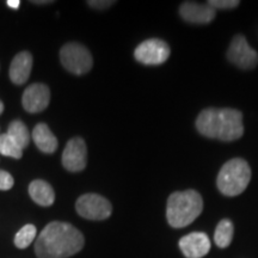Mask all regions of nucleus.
I'll use <instances>...</instances> for the list:
<instances>
[{
	"label": "nucleus",
	"mask_w": 258,
	"mask_h": 258,
	"mask_svg": "<svg viewBox=\"0 0 258 258\" xmlns=\"http://www.w3.org/2000/svg\"><path fill=\"white\" fill-rule=\"evenodd\" d=\"M85 238L69 222L53 221L38 234L35 253L38 258H69L84 247Z\"/></svg>",
	"instance_id": "nucleus-1"
},
{
	"label": "nucleus",
	"mask_w": 258,
	"mask_h": 258,
	"mask_svg": "<svg viewBox=\"0 0 258 258\" xmlns=\"http://www.w3.org/2000/svg\"><path fill=\"white\" fill-rule=\"evenodd\" d=\"M203 200L196 190L176 191L169 196L166 219L173 228H182L191 224L202 213Z\"/></svg>",
	"instance_id": "nucleus-2"
},
{
	"label": "nucleus",
	"mask_w": 258,
	"mask_h": 258,
	"mask_svg": "<svg viewBox=\"0 0 258 258\" xmlns=\"http://www.w3.org/2000/svg\"><path fill=\"white\" fill-rule=\"evenodd\" d=\"M251 180V169L246 160L233 158L221 167L217 185L225 196H238L247 188Z\"/></svg>",
	"instance_id": "nucleus-3"
},
{
	"label": "nucleus",
	"mask_w": 258,
	"mask_h": 258,
	"mask_svg": "<svg viewBox=\"0 0 258 258\" xmlns=\"http://www.w3.org/2000/svg\"><path fill=\"white\" fill-rule=\"evenodd\" d=\"M60 61L69 72L83 76L92 69L93 59L88 48L77 42L64 44L60 50Z\"/></svg>",
	"instance_id": "nucleus-4"
},
{
	"label": "nucleus",
	"mask_w": 258,
	"mask_h": 258,
	"mask_svg": "<svg viewBox=\"0 0 258 258\" xmlns=\"http://www.w3.org/2000/svg\"><path fill=\"white\" fill-rule=\"evenodd\" d=\"M76 211L84 219L101 221L110 217L112 206L109 200L98 194H85L77 200Z\"/></svg>",
	"instance_id": "nucleus-5"
},
{
	"label": "nucleus",
	"mask_w": 258,
	"mask_h": 258,
	"mask_svg": "<svg viewBox=\"0 0 258 258\" xmlns=\"http://www.w3.org/2000/svg\"><path fill=\"white\" fill-rule=\"evenodd\" d=\"M170 53V47L165 41L159 38H151L144 41L135 48L134 57L140 63L156 66L165 62L169 59Z\"/></svg>",
	"instance_id": "nucleus-6"
},
{
	"label": "nucleus",
	"mask_w": 258,
	"mask_h": 258,
	"mask_svg": "<svg viewBox=\"0 0 258 258\" xmlns=\"http://www.w3.org/2000/svg\"><path fill=\"white\" fill-rule=\"evenodd\" d=\"M227 59L241 70H252L258 64V53L250 47L245 36L237 35L227 50Z\"/></svg>",
	"instance_id": "nucleus-7"
},
{
	"label": "nucleus",
	"mask_w": 258,
	"mask_h": 258,
	"mask_svg": "<svg viewBox=\"0 0 258 258\" xmlns=\"http://www.w3.org/2000/svg\"><path fill=\"white\" fill-rule=\"evenodd\" d=\"M88 164V148L82 138H73L62 152V165L71 172H80Z\"/></svg>",
	"instance_id": "nucleus-8"
},
{
	"label": "nucleus",
	"mask_w": 258,
	"mask_h": 258,
	"mask_svg": "<svg viewBox=\"0 0 258 258\" xmlns=\"http://www.w3.org/2000/svg\"><path fill=\"white\" fill-rule=\"evenodd\" d=\"M243 114L235 109L225 108L220 109V132L219 140L234 141L243 137Z\"/></svg>",
	"instance_id": "nucleus-9"
},
{
	"label": "nucleus",
	"mask_w": 258,
	"mask_h": 258,
	"mask_svg": "<svg viewBox=\"0 0 258 258\" xmlns=\"http://www.w3.org/2000/svg\"><path fill=\"white\" fill-rule=\"evenodd\" d=\"M50 91L46 84L35 83L29 85L22 97L23 108L30 114L46 110L49 105Z\"/></svg>",
	"instance_id": "nucleus-10"
},
{
	"label": "nucleus",
	"mask_w": 258,
	"mask_h": 258,
	"mask_svg": "<svg viewBox=\"0 0 258 258\" xmlns=\"http://www.w3.org/2000/svg\"><path fill=\"white\" fill-rule=\"evenodd\" d=\"M179 249L186 258H202L211 250V240L202 232H192L179 240Z\"/></svg>",
	"instance_id": "nucleus-11"
},
{
	"label": "nucleus",
	"mask_w": 258,
	"mask_h": 258,
	"mask_svg": "<svg viewBox=\"0 0 258 258\" xmlns=\"http://www.w3.org/2000/svg\"><path fill=\"white\" fill-rule=\"evenodd\" d=\"M179 15L188 23L208 24L215 18L217 11L208 4L184 2L179 6Z\"/></svg>",
	"instance_id": "nucleus-12"
},
{
	"label": "nucleus",
	"mask_w": 258,
	"mask_h": 258,
	"mask_svg": "<svg viewBox=\"0 0 258 258\" xmlns=\"http://www.w3.org/2000/svg\"><path fill=\"white\" fill-rule=\"evenodd\" d=\"M199 133L209 139H219L220 132V109L207 108L202 110L196 120Z\"/></svg>",
	"instance_id": "nucleus-13"
},
{
	"label": "nucleus",
	"mask_w": 258,
	"mask_h": 258,
	"mask_svg": "<svg viewBox=\"0 0 258 258\" xmlns=\"http://www.w3.org/2000/svg\"><path fill=\"white\" fill-rule=\"evenodd\" d=\"M32 70V55L29 51H21L12 60L9 76L16 85H23L28 82Z\"/></svg>",
	"instance_id": "nucleus-14"
},
{
	"label": "nucleus",
	"mask_w": 258,
	"mask_h": 258,
	"mask_svg": "<svg viewBox=\"0 0 258 258\" xmlns=\"http://www.w3.org/2000/svg\"><path fill=\"white\" fill-rule=\"evenodd\" d=\"M29 194L32 201L41 207H50L55 201V192L53 186L43 179L32 180L29 185Z\"/></svg>",
	"instance_id": "nucleus-15"
},
{
	"label": "nucleus",
	"mask_w": 258,
	"mask_h": 258,
	"mask_svg": "<svg viewBox=\"0 0 258 258\" xmlns=\"http://www.w3.org/2000/svg\"><path fill=\"white\" fill-rule=\"evenodd\" d=\"M32 140L43 153L51 154L57 148V139L46 123H37L32 131Z\"/></svg>",
	"instance_id": "nucleus-16"
},
{
	"label": "nucleus",
	"mask_w": 258,
	"mask_h": 258,
	"mask_svg": "<svg viewBox=\"0 0 258 258\" xmlns=\"http://www.w3.org/2000/svg\"><path fill=\"white\" fill-rule=\"evenodd\" d=\"M10 138L18 145L22 150L27 148L30 144V134H29L28 127L24 124V122L21 120H15L10 123L8 128V133Z\"/></svg>",
	"instance_id": "nucleus-17"
},
{
	"label": "nucleus",
	"mask_w": 258,
	"mask_h": 258,
	"mask_svg": "<svg viewBox=\"0 0 258 258\" xmlns=\"http://www.w3.org/2000/svg\"><path fill=\"white\" fill-rule=\"evenodd\" d=\"M233 233H234V227L233 224L230 219H222V220L219 222L217 228H215L214 233V241L215 244L218 245L221 249H225V247L230 246L232 243V239H233Z\"/></svg>",
	"instance_id": "nucleus-18"
},
{
	"label": "nucleus",
	"mask_w": 258,
	"mask_h": 258,
	"mask_svg": "<svg viewBox=\"0 0 258 258\" xmlns=\"http://www.w3.org/2000/svg\"><path fill=\"white\" fill-rule=\"evenodd\" d=\"M37 234V230L34 225L28 224L23 226L17 232V234L15 235V245L18 249H27L28 246H30L32 241L35 240Z\"/></svg>",
	"instance_id": "nucleus-19"
},
{
	"label": "nucleus",
	"mask_w": 258,
	"mask_h": 258,
	"mask_svg": "<svg viewBox=\"0 0 258 258\" xmlns=\"http://www.w3.org/2000/svg\"><path fill=\"white\" fill-rule=\"evenodd\" d=\"M0 154L15 158V159H21L23 156V150L8 134H2L0 135Z\"/></svg>",
	"instance_id": "nucleus-20"
},
{
	"label": "nucleus",
	"mask_w": 258,
	"mask_h": 258,
	"mask_svg": "<svg viewBox=\"0 0 258 258\" xmlns=\"http://www.w3.org/2000/svg\"><path fill=\"white\" fill-rule=\"evenodd\" d=\"M207 4L212 6L213 9L228 10L237 8L240 4V2H238V0H209Z\"/></svg>",
	"instance_id": "nucleus-21"
},
{
	"label": "nucleus",
	"mask_w": 258,
	"mask_h": 258,
	"mask_svg": "<svg viewBox=\"0 0 258 258\" xmlns=\"http://www.w3.org/2000/svg\"><path fill=\"white\" fill-rule=\"evenodd\" d=\"M15 184L14 177L4 170H0V190H10Z\"/></svg>",
	"instance_id": "nucleus-22"
},
{
	"label": "nucleus",
	"mask_w": 258,
	"mask_h": 258,
	"mask_svg": "<svg viewBox=\"0 0 258 258\" xmlns=\"http://www.w3.org/2000/svg\"><path fill=\"white\" fill-rule=\"evenodd\" d=\"M114 3L115 2H111V0H109V2H106V0H90V2H88V4L93 9L104 10L110 8Z\"/></svg>",
	"instance_id": "nucleus-23"
},
{
	"label": "nucleus",
	"mask_w": 258,
	"mask_h": 258,
	"mask_svg": "<svg viewBox=\"0 0 258 258\" xmlns=\"http://www.w3.org/2000/svg\"><path fill=\"white\" fill-rule=\"evenodd\" d=\"M8 4L9 8L14 9V10H18L19 9V5H21V2L19 0H8Z\"/></svg>",
	"instance_id": "nucleus-24"
},
{
	"label": "nucleus",
	"mask_w": 258,
	"mask_h": 258,
	"mask_svg": "<svg viewBox=\"0 0 258 258\" xmlns=\"http://www.w3.org/2000/svg\"><path fill=\"white\" fill-rule=\"evenodd\" d=\"M32 4H51L53 2H31Z\"/></svg>",
	"instance_id": "nucleus-25"
},
{
	"label": "nucleus",
	"mask_w": 258,
	"mask_h": 258,
	"mask_svg": "<svg viewBox=\"0 0 258 258\" xmlns=\"http://www.w3.org/2000/svg\"><path fill=\"white\" fill-rule=\"evenodd\" d=\"M3 111H4V104H3V102L0 101V115L3 114Z\"/></svg>",
	"instance_id": "nucleus-26"
}]
</instances>
